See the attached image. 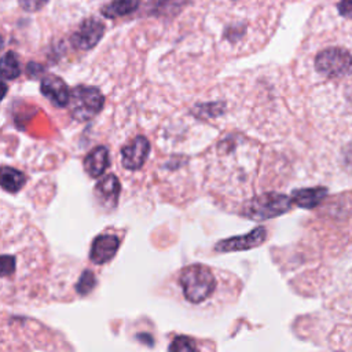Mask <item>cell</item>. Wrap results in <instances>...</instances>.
Segmentation results:
<instances>
[{
    "label": "cell",
    "instance_id": "obj_1",
    "mask_svg": "<svg viewBox=\"0 0 352 352\" xmlns=\"http://www.w3.org/2000/svg\"><path fill=\"white\" fill-rule=\"evenodd\" d=\"M179 283L186 300L192 304L205 301L216 289L214 275L204 264L184 267L179 275Z\"/></svg>",
    "mask_w": 352,
    "mask_h": 352
},
{
    "label": "cell",
    "instance_id": "obj_2",
    "mask_svg": "<svg viewBox=\"0 0 352 352\" xmlns=\"http://www.w3.org/2000/svg\"><path fill=\"white\" fill-rule=\"evenodd\" d=\"M292 198L279 192H265L245 204L242 214L252 220H268L278 217L292 208Z\"/></svg>",
    "mask_w": 352,
    "mask_h": 352
},
{
    "label": "cell",
    "instance_id": "obj_3",
    "mask_svg": "<svg viewBox=\"0 0 352 352\" xmlns=\"http://www.w3.org/2000/svg\"><path fill=\"white\" fill-rule=\"evenodd\" d=\"M104 96L96 87L77 85L70 91V114L77 121H89L103 107Z\"/></svg>",
    "mask_w": 352,
    "mask_h": 352
},
{
    "label": "cell",
    "instance_id": "obj_4",
    "mask_svg": "<svg viewBox=\"0 0 352 352\" xmlns=\"http://www.w3.org/2000/svg\"><path fill=\"white\" fill-rule=\"evenodd\" d=\"M315 69L329 78L352 74V54L340 47L322 50L315 58Z\"/></svg>",
    "mask_w": 352,
    "mask_h": 352
},
{
    "label": "cell",
    "instance_id": "obj_5",
    "mask_svg": "<svg viewBox=\"0 0 352 352\" xmlns=\"http://www.w3.org/2000/svg\"><path fill=\"white\" fill-rule=\"evenodd\" d=\"M104 34V23L98 18L84 19L77 30L70 36V44L81 51L92 50Z\"/></svg>",
    "mask_w": 352,
    "mask_h": 352
},
{
    "label": "cell",
    "instance_id": "obj_6",
    "mask_svg": "<svg viewBox=\"0 0 352 352\" xmlns=\"http://www.w3.org/2000/svg\"><path fill=\"white\" fill-rule=\"evenodd\" d=\"M265 239H267V230L264 227L258 226L245 235H236V236H231V238L219 241L214 246V250L220 252V253L249 250V249L260 246Z\"/></svg>",
    "mask_w": 352,
    "mask_h": 352
},
{
    "label": "cell",
    "instance_id": "obj_7",
    "mask_svg": "<svg viewBox=\"0 0 352 352\" xmlns=\"http://www.w3.org/2000/svg\"><path fill=\"white\" fill-rule=\"evenodd\" d=\"M150 153V143L144 136H136L121 148V164L125 169L136 170L143 166Z\"/></svg>",
    "mask_w": 352,
    "mask_h": 352
},
{
    "label": "cell",
    "instance_id": "obj_8",
    "mask_svg": "<svg viewBox=\"0 0 352 352\" xmlns=\"http://www.w3.org/2000/svg\"><path fill=\"white\" fill-rule=\"evenodd\" d=\"M41 94L56 107H65L70 100V91L66 82L54 74H48L41 78L40 82Z\"/></svg>",
    "mask_w": 352,
    "mask_h": 352
},
{
    "label": "cell",
    "instance_id": "obj_9",
    "mask_svg": "<svg viewBox=\"0 0 352 352\" xmlns=\"http://www.w3.org/2000/svg\"><path fill=\"white\" fill-rule=\"evenodd\" d=\"M118 248H120V239L117 235L100 234L94 239L91 245L89 258L92 263L102 265L110 261L116 256Z\"/></svg>",
    "mask_w": 352,
    "mask_h": 352
},
{
    "label": "cell",
    "instance_id": "obj_10",
    "mask_svg": "<svg viewBox=\"0 0 352 352\" xmlns=\"http://www.w3.org/2000/svg\"><path fill=\"white\" fill-rule=\"evenodd\" d=\"M121 184L116 175L103 176L95 186V195L99 202L106 208H114L118 202Z\"/></svg>",
    "mask_w": 352,
    "mask_h": 352
},
{
    "label": "cell",
    "instance_id": "obj_11",
    "mask_svg": "<svg viewBox=\"0 0 352 352\" xmlns=\"http://www.w3.org/2000/svg\"><path fill=\"white\" fill-rule=\"evenodd\" d=\"M109 164V150L104 146H96L84 158V169L94 179L100 177L107 169Z\"/></svg>",
    "mask_w": 352,
    "mask_h": 352
},
{
    "label": "cell",
    "instance_id": "obj_12",
    "mask_svg": "<svg viewBox=\"0 0 352 352\" xmlns=\"http://www.w3.org/2000/svg\"><path fill=\"white\" fill-rule=\"evenodd\" d=\"M326 187H311V188H300L292 192V201L304 209H312L318 206L326 197Z\"/></svg>",
    "mask_w": 352,
    "mask_h": 352
},
{
    "label": "cell",
    "instance_id": "obj_13",
    "mask_svg": "<svg viewBox=\"0 0 352 352\" xmlns=\"http://www.w3.org/2000/svg\"><path fill=\"white\" fill-rule=\"evenodd\" d=\"M139 4H140V0H111L110 3L102 7L100 14L104 18L116 19V18L132 14L139 8Z\"/></svg>",
    "mask_w": 352,
    "mask_h": 352
},
{
    "label": "cell",
    "instance_id": "obj_14",
    "mask_svg": "<svg viewBox=\"0 0 352 352\" xmlns=\"http://www.w3.org/2000/svg\"><path fill=\"white\" fill-rule=\"evenodd\" d=\"M25 182H26V177L21 170L3 165L1 176H0V183L3 190L8 192H16L25 186Z\"/></svg>",
    "mask_w": 352,
    "mask_h": 352
},
{
    "label": "cell",
    "instance_id": "obj_15",
    "mask_svg": "<svg viewBox=\"0 0 352 352\" xmlns=\"http://www.w3.org/2000/svg\"><path fill=\"white\" fill-rule=\"evenodd\" d=\"M188 0H153L150 3V14L155 16H173L179 14Z\"/></svg>",
    "mask_w": 352,
    "mask_h": 352
},
{
    "label": "cell",
    "instance_id": "obj_16",
    "mask_svg": "<svg viewBox=\"0 0 352 352\" xmlns=\"http://www.w3.org/2000/svg\"><path fill=\"white\" fill-rule=\"evenodd\" d=\"M21 74L19 58L14 51H7L1 58V76L4 80H14Z\"/></svg>",
    "mask_w": 352,
    "mask_h": 352
},
{
    "label": "cell",
    "instance_id": "obj_17",
    "mask_svg": "<svg viewBox=\"0 0 352 352\" xmlns=\"http://www.w3.org/2000/svg\"><path fill=\"white\" fill-rule=\"evenodd\" d=\"M96 285V278L94 275V272L91 270H85L81 275H80V279L76 285V290L78 294L81 296H85L88 294L89 292H92V289L95 287Z\"/></svg>",
    "mask_w": 352,
    "mask_h": 352
},
{
    "label": "cell",
    "instance_id": "obj_18",
    "mask_svg": "<svg viewBox=\"0 0 352 352\" xmlns=\"http://www.w3.org/2000/svg\"><path fill=\"white\" fill-rule=\"evenodd\" d=\"M197 345L192 338L186 336H177L169 345V351H195Z\"/></svg>",
    "mask_w": 352,
    "mask_h": 352
},
{
    "label": "cell",
    "instance_id": "obj_19",
    "mask_svg": "<svg viewBox=\"0 0 352 352\" xmlns=\"http://www.w3.org/2000/svg\"><path fill=\"white\" fill-rule=\"evenodd\" d=\"M18 3L22 10L28 12H36L40 11L48 3V0H18Z\"/></svg>",
    "mask_w": 352,
    "mask_h": 352
},
{
    "label": "cell",
    "instance_id": "obj_20",
    "mask_svg": "<svg viewBox=\"0 0 352 352\" xmlns=\"http://www.w3.org/2000/svg\"><path fill=\"white\" fill-rule=\"evenodd\" d=\"M14 271V257L3 254L1 257V275L6 278Z\"/></svg>",
    "mask_w": 352,
    "mask_h": 352
},
{
    "label": "cell",
    "instance_id": "obj_21",
    "mask_svg": "<svg viewBox=\"0 0 352 352\" xmlns=\"http://www.w3.org/2000/svg\"><path fill=\"white\" fill-rule=\"evenodd\" d=\"M337 10L342 16L352 19V0H340Z\"/></svg>",
    "mask_w": 352,
    "mask_h": 352
},
{
    "label": "cell",
    "instance_id": "obj_22",
    "mask_svg": "<svg viewBox=\"0 0 352 352\" xmlns=\"http://www.w3.org/2000/svg\"><path fill=\"white\" fill-rule=\"evenodd\" d=\"M26 72H28V74L30 76V77H37V76H40V74H43L44 73V67L41 66V65H38V63H29L28 65V67H26Z\"/></svg>",
    "mask_w": 352,
    "mask_h": 352
}]
</instances>
